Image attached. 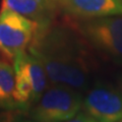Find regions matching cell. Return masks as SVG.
<instances>
[{
  "label": "cell",
  "mask_w": 122,
  "mask_h": 122,
  "mask_svg": "<svg viewBox=\"0 0 122 122\" xmlns=\"http://www.w3.org/2000/svg\"><path fill=\"white\" fill-rule=\"evenodd\" d=\"M63 122H97V121L94 118H92L90 115H87L86 112H78L71 119L63 121Z\"/></svg>",
  "instance_id": "obj_11"
},
{
  "label": "cell",
  "mask_w": 122,
  "mask_h": 122,
  "mask_svg": "<svg viewBox=\"0 0 122 122\" xmlns=\"http://www.w3.org/2000/svg\"><path fill=\"white\" fill-rule=\"evenodd\" d=\"M17 118L15 110H5L0 113V122H15Z\"/></svg>",
  "instance_id": "obj_10"
},
{
  "label": "cell",
  "mask_w": 122,
  "mask_h": 122,
  "mask_svg": "<svg viewBox=\"0 0 122 122\" xmlns=\"http://www.w3.org/2000/svg\"><path fill=\"white\" fill-rule=\"evenodd\" d=\"M15 95V72L9 60H0V108L16 110Z\"/></svg>",
  "instance_id": "obj_9"
},
{
  "label": "cell",
  "mask_w": 122,
  "mask_h": 122,
  "mask_svg": "<svg viewBox=\"0 0 122 122\" xmlns=\"http://www.w3.org/2000/svg\"><path fill=\"white\" fill-rule=\"evenodd\" d=\"M56 8L55 0H2L1 7L35 20L40 28L50 25Z\"/></svg>",
  "instance_id": "obj_8"
},
{
  "label": "cell",
  "mask_w": 122,
  "mask_h": 122,
  "mask_svg": "<svg viewBox=\"0 0 122 122\" xmlns=\"http://www.w3.org/2000/svg\"><path fill=\"white\" fill-rule=\"evenodd\" d=\"M12 62L15 72L16 110H26L39 100L50 81L40 60L29 50L17 54Z\"/></svg>",
  "instance_id": "obj_2"
},
{
  "label": "cell",
  "mask_w": 122,
  "mask_h": 122,
  "mask_svg": "<svg viewBox=\"0 0 122 122\" xmlns=\"http://www.w3.org/2000/svg\"><path fill=\"white\" fill-rule=\"evenodd\" d=\"M58 8L72 16L95 18L122 15V0H55Z\"/></svg>",
  "instance_id": "obj_7"
},
{
  "label": "cell",
  "mask_w": 122,
  "mask_h": 122,
  "mask_svg": "<svg viewBox=\"0 0 122 122\" xmlns=\"http://www.w3.org/2000/svg\"><path fill=\"white\" fill-rule=\"evenodd\" d=\"M40 25L35 20L14 11L0 12V53L12 61L17 54L29 49Z\"/></svg>",
  "instance_id": "obj_4"
},
{
  "label": "cell",
  "mask_w": 122,
  "mask_h": 122,
  "mask_svg": "<svg viewBox=\"0 0 122 122\" xmlns=\"http://www.w3.org/2000/svg\"><path fill=\"white\" fill-rule=\"evenodd\" d=\"M82 109L97 122H118L122 119V91L107 85L87 90Z\"/></svg>",
  "instance_id": "obj_6"
},
{
  "label": "cell",
  "mask_w": 122,
  "mask_h": 122,
  "mask_svg": "<svg viewBox=\"0 0 122 122\" xmlns=\"http://www.w3.org/2000/svg\"><path fill=\"white\" fill-rule=\"evenodd\" d=\"M28 50L40 60L50 85L78 92L89 86L92 63L81 40L64 28H39Z\"/></svg>",
  "instance_id": "obj_1"
},
{
  "label": "cell",
  "mask_w": 122,
  "mask_h": 122,
  "mask_svg": "<svg viewBox=\"0 0 122 122\" xmlns=\"http://www.w3.org/2000/svg\"><path fill=\"white\" fill-rule=\"evenodd\" d=\"M82 34L97 51L122 65V15L90 18Z\"/></svg>",
  "instance_id": "obj_5"
},
{
  "label": "cell",
  "mask_w": 122,
  "mask_h": 122,
  "mask_svg": "<svg viewBox=\"0 0 122 122\" xmlns=\"http://www.w3.org/2000/svg\"><path fill=\"white\" fill-rule=\"evenodd\" d=\"M118 122H122V119H121V120H119V121H118Z\"/></svg>",
  "instance_id": "obj_13"
},
{
  "label": "cell",
  "mask_w": 122,
  "mask_h": 122,
  "mask_svg": "<svg viewBox=\"0 0 122 122\" xmlns=\"http://www.w3.org/2000/svg\"><path fill=\"white\" fill-rule=\"evenodd\" d=\"M81 92L64 86L51 85L32 106L30 116L37 122H63L82 109Z\"/></svg>",
  "instance_id": "obj_3"
},
{
  "label": "cell",
  "mask_w": 122,
  "mask_h": 122,
  "mask_svg": "<svg viewBox=\"0 0 122 122\" xmlns=\"http://www.w3.org/2000/svg\"><path fill=\"white\" fill-rule=\"evenodd\" d=\"M15 122H37V121H30V120H21V119H20V118H17L16 119V121Z\"/></svg>",
  "instance_id": "obj_12"
}]
</instances>
